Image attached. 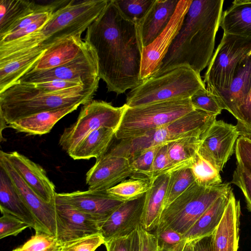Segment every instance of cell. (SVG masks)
Masks as SVG:
<instances>
[{"mask_svg":"<svg viewBox=\"0 0 251 251\" xmlns=\"http://www.w3.org/2000/svg\"><path fill=\"white\" fill-rule=\"evenodd\" d=\"M83 40L95 54L100 78L108 92L120 95L143 81L138 25L122 12L115 0H108L87 28Z\"/></svg>","mask_w":251,"mask_h":251,"instance_id":"cell-1","label":"cell"},{"mask_svg":"<svg viewBox=\"0 0 251 251\" xmlns=\"http://www.w3.org/2000/svg\"><path fill=\"white\" fill-rule=\"evenodd\" d=\"M224 2L223 0H192L179 32L151 76L182 66L200 74L213 54Z\"/></svg>","mask_w":251,"mask_h":251,"instance_id":"cell-2","label":"cell"},{"mask_svg":"<svg viewBox=\"0 0 251 251\" xmlns=\"http://www.w3.org/2000/svg\"><path fill=\"white\" fill-rule=\"evenodd\" d=\"M108 0H71L55 10L40 29L21 39L0 45V60L36 47L46 49L73 36L81 35L100 15Z\"/></svg>","mask_w":251,"mask_h":251,"instance_id":"cell-3","label":"cell"},{"mask_svg":"<svg viewBox=\"0 0 251 251\" xmlns=\"http://www.w3.org/2000/svg\"><path fill=\"white\" fill-rule=\"evenodd\" d=\"M99 86L78 85L47 92L32 83H15L0 92V119L7 124L33 114L92 100Z\"/></svg>","mask_w":251,"mask_h":251,"instance_id":"cell-4","label":"cell"},{"mask_svg":"<svg viewBox=\"0 0 251 251\" xmlns=\"http://www.w3.org/2000/svg\"><path fill=\"white\" fill-rule=\"evenodd\" d=\"M216 120V116L194 109L181 118L140 137L121 140L109 148V154L129 159L143 151L182 138L201 136Z\"/></svg>","mask_w":251,"mask_h":251,"instance_id":"cell-5","label":"cell"},{"mask_svg":"<svg viewBox=\"0 0 251 251\" xmlns=\"http://www.w3.org/2000/svg\"><path fill=\"white\" fill-rule=\"evenodd\" d=\"M200 74L182 66L145 79L127 94L126 104L134 107L174 100L190 98L205 88Z\"/></svg>","mask_w":251,"mask_h":251,"instance_id":"cell-6","label":"cell"},{"mask_svg":"<svg viewBox=\"0 0 251 251\" xmlns=\"http://www.w3.org/2000/svg\"><path fill=\"white\" fill-rule=\"evenodd\" d=\"M194 109L190 98L134 107L127 106L115 137L121 140L140 137L181 118Z\"/></svg>","mask_w":251,"mask_h":251,"instance_id":"cell-7","label":"cell"},{"mask_svg":"<svg viewBox=\"0 0 251 251\" xmlns=\"http://www.w3.org/2000/svg\"><path fill=\"white\" fill-rule=\"evenodd\" d=\"M231 189L228 182L204 187L195 182L163 210L158 225L183 235L219 197Z\"/></svg>","mask_w":251,"mask_h":251,"instance_id":"cell-8","label":"cell"},{"mask_svg":"<svg viewBox=\"0 0 251 251\" xmlns=\"http://www.w3.org/2000/svg\"><path fill=\"white\" fill-rule=\"evenodd\" d=\"M251 51V39L224 33L205 72L206 89L215 95L227 89Z\"/></svg>","mask_w":251,"mask_h":251,"instance_id":"cell-9","label":"cell"},{"mask_svg":"<svg viewBox=\"0 0 251 251\" xmlns=\"http://www.w3.org/2000/svg\"><path fill=\"white\" fill-rule=\"evenodd\" d=\"M126 107V104L115 107L103 100H90L82 107L76 121L64 129L59 145L68 153L94 130L106 127L116 131Z\"/></svg>","mask_w":251,"mask_h":251,"instance_id":"cell-10","label":"cell"},{"mask_svg":"<svg viewBox=\"0 0 251 251\" xmlns=\"http://www.w3.org/2000/svg\"><path fill=\"white\" fill-rule=\"evenodd\" d=\"M100 79L95 54L86 44L80 54L72 61L49 70L28 72L16 83L64 80L77 81L86 86H99Z\"/></svg>","mask_w":251,"mask_h":251,"instance_id":"cell-11","label":"cell"},{"mask_svg":"<svg viewBox=\"0 0 251 251\" xmlns=\"http://www.w3.org/2000/svg\"><path fill=\"white\" fill-rule=\"evenodd\" d=\"M192 0H180L169 24L149 45L142 49L140 77L143 81L159 68L170 46L179 32Z\"/></svg>","mask_w":251,"mask_h":251,"instance_id":"cell-12","label":"cell"},{"mask_svg":"<svg viewBox=\"0 0 251 251\" xmlns=\"http://www.w3.org/2000/svg\"><path fill=\"white\" fill-rule=\"evenodd\" d=\"M239 136L236 126L216 120L204 135L198 153L220 172L234 153Z\"/></svg>","mask_w":251,"mask_h":251,"instance_id":"cell-13","label":"cell"},{"mask_svg":"<svg viewBox=\"0 0 251 251\" xmlns=\"http://www.w3.org/2000/svg\"><path fill=\"white\" fill-rule=\"evenodd\" d=\"M0 166L10 177L41 231L56 236L55 203H48L42 200L17 173L2 151H0Z\"/></svg>","mask_w":251,"mask_h":251,"instance_id":"cell-14","label":"cell"},{"mask_svg":"<svg viewBox=\"0 0 251 251\" xmlns=\"http://www.w3.org/2000/svg\"><path fill=\"white\" fill-rule=\"evenodd\" d=\"M124 201L110 196L106 191H76L56 193L55 203L66 204L93 217L99 226ZM100 228V227H99Z\"/></svg>","mask_w":251,"mask_h":251,"instance_id":"cell-15","label":"cell"},{"mask_svg":"<svg viewBox=\"0 0 251 251\" xmlns=\"http://www.w3.org/2000/svg\"><path fill=\"white\" fill-rule=\"evenodd\" d=\"M132 176L128 159L106 152L86 173V183L89 190L104 191Z\"/></svg>","mask_w":251,"mask_h":251,"instance_id":"cell-16","label":"cell"},{"mask_svg":"<svg viewBox=\"0 0 251 251\" xmlns=\"http://www.w3.org/2000/svg\"><path fill=\"white\" fill-rule=\"evenodd\" d=\"M56 235L63 244L85 236L100 233L99 224L91 216L69 205L55 203Z\"/></svg>","mask_w":251,"mask_h":251,"instance_id":"cell-17","label":"cell"},{"mask_svg":"<svg viewBox=\"0 0 251 251\" xmlns=\"http://www.w3.org/2000/svg\"><path fill=\"white\" fill-rule=\"evenodd\" d=\"M146 193L123 202L100 224V233L105 242L113 238L128 235L141 224Z\"/></svg>","mask_w":251,"mask_h":251,"instance_id":"cell-18","label":"cell"},{"mask_svg":"<svg viewBox=\"0 0 251 251\" xmlns=\"http://www.w3.org/2000/svg\"><path fill=\"white\" fill-rule=\"evenodd\" d=\"M3 153L17 173L42 200L55 203V186L41 166L17 151Z\"/></svg>","mask_w":251,"mask_h":251,"instance_id":"cell-19","label":"cell"},{"mask_svg":"<svg viewBox=\"0 0 251 251\" xmlns=\"http://www.w3.org/2000/svg\"><path fill=\"white\" fill-rule=\"evenodd\" d=\"M251 91V51L242 62L229 86L215 95L223 109L235 118L239 109L247 101Z\"/></svg>","mask_w":251,"mask_h":251,"instance_id":"cell-20","label":"cell"},{"mask_svg":"<svg viewBox=\"0 0 251 251\" xmlns=\"http://www.w3.org/2000/svg\"><path fill=\"white\" fill-rule=\"evenodd\" d=\"M240 213V201L232 193L223 218L211 235V251H237Z\"/></svg>","mask_w":251,"mask_h":251,"instance_id":"cell-21","label":"cell"},{"mask_svg":"<svg viewBox=\"0 0 251 251\" xmlns=\"http://www.w3.org/2000/svg\"><path fill=\"white\" fill-rule=\"evenodd\" d=\"M178 0H154L137 25L143 48L150 45L166 28L176 10Z\"/></svg>","mask_w":251,"mask_h":251,"instance_id":"cell-22","label":"cell"},{"mask_svg":"<svg viewBox=\"0 0 251 251\" xmlns=\"http://www.w3.org/2000/svg\"><path fill=\"white\" fill-rule=\"evenodd\" d=\"M0 209L1 212L9 213L25 222L36 233L42 232L10 177L0 166Z\"/></svg>","mask_w":251,"mask_h":251,"instance_id":"cell-23","label":"cell"},{"mask_svg":"<svg viewBox=\"0 0 251 251\" xmlns=\"http://www.w3.org/2000/svg\"><path fill=\"white\" fill-rule=\"evenodd\" d=\"M86 45L81 35L62 40L47 49L28 72L49 70L67 64L76 58Z\"/></svg>","mask_w":251,"mask_h":251,"instance_id":"cell-24","label":"cell"},{"mask_svg":"<svg viewBox=\"0 0 251 251\" xmlns=\"http://www.w3.org/2000/svg\"><path fill=\"white\" fill-rule=\"evenodd\" d=\"M46 49L38 46L0 60V92L15 83L27 73Z\"/></svg>","mask_w":251,"mask_h":251,"instance_id":"cell-25","label":"cell"},{"mask_svg":"<svg viewBox=\"0 0 251 251\" xmlns=\"http://www.w3.org/2000/svg\"><path fill=\"white\" fill-rule=\"evenodd\" d=\"M80 104L43 111L20 118L8 126L29 135H41L49 133L62 118L75 110Z\"/></svg>","mask_w":251,"mask_h":251,"instance_id":"cell-26","label":"cell"},{"mask_svg":"<svg viewBox=\"0 0 251 251\" xmlns=\"http://www.w3.org/2000/svg\"><path fill=\"white\" fill-rule=\"evenodd\" d=\"M169 179L170 174L159 176L151 182L146 193L141 225L148 231L155 229L159 223Z\"/></svg>","mask_w":251,"mask_h":251,"instance_id":"cell-27","label":"cell"},{"mask_svg":"<svg viewBox=\"0 0 251 251\" xmlns=\"http://www.w3.org/2000/svg\"><path fill=\"white\" fill-rule=\"evenodd\" d=\"M232 193L231 189L219 197L183 235L184 240L194 241L211 236L220 224Z\"/></svg>","mask_w":251,"mask_h":251,"instance_id":"cell-28","label":"cell"},{"mask_svg":"<svg viewBox=\"0 0 251 251\" xmlns=\"http://www.w3.org/2000/svg\"><path fill=\"white\" fill-rule=\"evenodd\" d=\"M224 33L251 39V0H235L222 14Z\"/></svg>","mask_w":251,"mask_h":251,"instance_id":"cell-29","label":"cell"},{"mask_svg":"<svg viewBox=\"0 0 251 251\" xmlns=\"http://www.w3.org/2000/svg\"><path fill=\"white\" fill-rule=\"evenodd\" d=\"M116 131L106 127L94 130L84 137L68 154L74 160L96 159L109 149L115 137Z\"/></svg>","mask_w":251,"mask_h":251,"instance_id":"cell-30","label":"cell"},{"mask_svg":"<svg viewBox=\"0 0 251 251\" xmlns=\"http://www.w3.org/2000/svg\"><path fill=\"white\" fill-rule=\"evenodd\" d=\"M40 4L27 0H0V38L23 17L52 3Z\"/></svg>","mask_w":251,"mask_h":251,"instance_id":"cell-31","label":"cell"},{"mask_svg":"<svg viewBox=\"0 0 251 251\" xmlns=\"http://www.w3.org/2000/svg\"><path fill=\"white\" fill-rule=\"evenodd\" d=\"M204 135L182 138L167 144L169 157L176 171L191 167Z\"/></svg>","mask_w":251,"mask_h":251,"instance_id":"cell-32","label":"cell"},{"mask_svg":"<svg viewBox=\"0 0 251 251\" xmlns=\"http://www.w3.org/2000/svg\"><path fill=\"white\" fill-rule=\"evenodd\" d=\"M151 183L148 178L130 177L106 190L111 197L122 201L137 198L145 194Z\"/></svg>","mask_w":251,"mask_h":251,"instance_id":"cell-33","label":"cell"},{"mask_svg":"<svg viewBox=\"0 0 251 251\" xmlns=\"http://www.w3.org/2000/svg\"><path fill=\"white\" fill-rule=\"evenodd\" d=\"M190 168L199 185L209 187L222 183L220 172L198 152Z\"/></svg>","mask_w":251,"mask_h":251,"instance_id":"cell-34","label":"cell"},{"mask_svg":"<svg viewBox=\"0 0 251 251\" xmlns=\"http://www.w3.org/2000/svg\"><path fill=\"white\" fill-rule=\"evenodd\" d=\"M195 182V178L190 168L180 169L170 174L164 209Z\"/></svg>","mask_w":251,"mask_h":251,"instance_id":"cell-35","label":"cell"},{"mask_svg":"<svg viewBox=\"0 0 251 251\" xmlns=\"http://www.w3.org/2000/svg\"><path fill=\"white\" fill-rule=\"evenodd\" d=\"M161 146H155L145 150L134 157L128 159L132 172V176L130 177L149 179V175L155 156Z\"/></svg>","mask_w":251,"mask_h":251,"instance_id":"cell-36","label":"cell"},{"mask_svg":"<svg viewBox=\"0 0 251 251\" xmlns=\"http://www.w3.org/2000/svg\"><path fill=\"white\" fill-rule=\"evenodd\" d=\"M115 1L126 16L138 25L154 3V0H115Z\"/></svg>","mask_w":251,"mask_h":251,"instance_id":"cell-37","label":"cell"},{"mask_svg":"<svg viewBox=\"0 0 251 251\" xmlns=\"http://www.w3.org/2000/svg\"><path fill=\"white\" fill-rule=\"evenodd\" d=\"M190 99L195 109L202 111L211 115L217 117L223 110L215 96L206 88L198 90Z\"/></svg>","mask_w":251,"mask_h":251,"instance_id":"cell-38","label":"cell"},{"mask_svg":"<svg viewBox=\"0 0 251 251\" xmlns=\"http://www.w3.org/2000/svg\"><path fill=\"white\" fill-rule=\"evenodd\" d=\"M61 246L55 236L46 232H37L22 246V251H53Z\"/></svg>","mask_w":251,"mask_h":251,"instance_id":"cell-39","label":"cell"},{"mask_svg":"<svg viewBox=\"0 0 251 251\" xmlns=\"http://www.w3.org/2000/svg\"><path fill=\"white\" fill-rule=\"evenodd\" d=\"M154 234L158 239L159 251H174L184 241L182 234L164 225H158Z\"/></svg>","mask_w":251,"mask_h":251,"instance_id":"cell-40","label":"cell"},{"mask_svg":"<svg viewBox=\"0 0 251 251\" xmlns=\"http://www.w3.org/2000/svg\"><path fill=\"white\" fill-rule=\"evenodd\" d=\"M176 171V169L168 154L167 144L162 145L156 154L149 175L150 182L161 175L170 174Z\"/></svg>","mask_w":251,"mask_h":251,"instance_id":"cell-41","label":"cell"},{"mask_svg":"<svg viewBox=\"0 0 251 251\" xmlns=\"http://www.w3.org/2000/svg\"><path fill=\"white\" fill-rule=\"evenodd\" d=\"M105 240L100 233L67 242L61 246L62 251H95Z\"/></svg>","mask_w":251,"mask_h":251,"instance_id":"cell-42","label":"cell"},{"mask_svg":"<svg viewBox=\"0 0 251 251\" xmlns=\"http://www.w3.org/2000/svg\"><path fill=\"white\" fill-rule=\"evenodd\" d=\"M2 216L0 218V238L9 236H16L29 226L14 215L1 212Z\"/></svg>","mask_w":251,"mask_h":251,"instance_id":"cell-43","label":"cell"},{"mask_svg":"<svg viewBox=\"0 0 251 251\" xmlns=\"http://www.w3.org/2000/svg\"><path fill=\"white\" fill-rule=\"evenodd\" d=\"M231 183L241 189L245 197L247 207L251 212V173L237 164Z\"/></svg>","mask_w":251,"mask_h":251,"instance_id":"cell-44","label":"cell"},{"mask_svg":"<svg viewBox=\"0 0 251 251\" xmlns=\"http://www.w3.org/2000/svg\"><path fill=\"white\" fill-rule=\"evenodd\" d=\"M235 153L237 164L251 173V138L240 135L236 141Z\"/></svg>","mask_w":251,"mask_h":251,"instance_id":"cell-45","label":"cell"},{"mask_svg":"<svg viewBox=\"0 0 251 251\" xmlns=\"http://www.w3.org/2000/svg\"><path fill=\"white\" fill-rule=\"evenodd\" d=\"M53 11L45 15L27 27L7 34L0 38V45H3L21 39L40 29L51 17Z\"/></svg>","mask_w":251,"mask_h":251,"instance_id":"cell-46","label":"cell"},{"mask_svg":"<svg viewBox=\"0 0 251 251\" xmlns=\"http://www.w3.org/2000/svg\"><path fill=\"white\" fill-rule=\"evenodd\" d=\"M236 119L240 136L251 138V91L245 104L238 111Z\"/></svg>","mask_w":251,"mask_h":251,"instance_id":"cell-47","label":"cell"},{"mask_svg":"<svg viewBox=\"0 0 251 251\" xmlns=\"http://www.w3.org/2000/svg\"><path fill=\"white\" fill-rule=\"evenodd\" d=\"M139 243V251H159L156 236L146 230L140 224L137 227Z\"/></svg>","mask_w":251,"mask_h":251,"instance_id":"cell-48","label":"cell"},{"mask_svg":"<svg viewBox=\"0 0 251 251\" xmlns=\"http://www.w3.org/2000/svg\"><path fill=\"white\" fill-rule=\"evenodd\" d=\"M32 84L38 88L47 92H54L78 85H84L77 81L64 80H53Z\"/></svg>","mask_w":251,"mask_h":251,"instance_id":"cell-49","label":"cell"},{"mask_svg":"<svg viewBox=\"0 0 251 251\" xmlns=\"http://www.w3.org/2000/svg\"><path fill=\"white\" fill-rule=\"evenodd\" d=\"M131 234V233H130ZM130 234L112 238L104 243L107 251H129Z\"/></svg>","mask_w":251,"mask_h":251,"instance_id":"cell-50","label":"cell"},{"mask_svg":"<svg viewBox=\"0 0 251 251\" xmlns=\"http://www.w3.org/2000/svg\"><path fill=\"white\" fill-rule=\"evenodd\" d=\"M211 235L193 241L194 251H211Z\"/></svg>","mask_w":251,"mask_h":251,"instance_id":"cell-51","label":"cell"},{"mask_svg":"<svg viewBox=\"0 0 251 251\" xmlns=\"http://www.w3.org/2000/svg\"><path fill=\"white\" fill-rule=\"evenodd\" d=\"M129 251H139V235L137 228L130 234Z\"/></svg>","mask_w":251,"mask_h":251,"instance_id":"cell-52","label":"cell"},{"mask_svg":"<svg viewBox=\"0 0 251 251\" xmlns=\"http://www.w3.org/2000/svg\"><path fill=\"white\" fill-rule=\"evenodd\" d=\"M174 251H194L193 241L188 242L184 240L176 247Z\"/></svg>","mask_w":251,"mask_h":251,"instance_id":"cell-53","label":"cell"},{"mask_svg":"<svg viewBox=\"0 0 251 251\" xmlns=\"http://www.w3.org/2000/svg\"><path fill=\"white\" fill-rule=\"evenodd\" d=\"M53 251H62V250H61V246H60L58 247H57Z\"/></svg>","mask_w":251,"mask_h":251,"instance_id":"cell-54","label":"cell"},{"mask_svg":"<svg viewBox=\"0 0 251 251\" xmlns=\"http://www.w3.org/2000/svg\"><path fill=\"white\" fill-rule=\"evenodd\" d=\"M13 251H22L20 248H18L14 250Z\"/></svg>","mask_w":251,"mask_h":251,"instance_id":"cell-55","label":"cell"}]
</instances>
